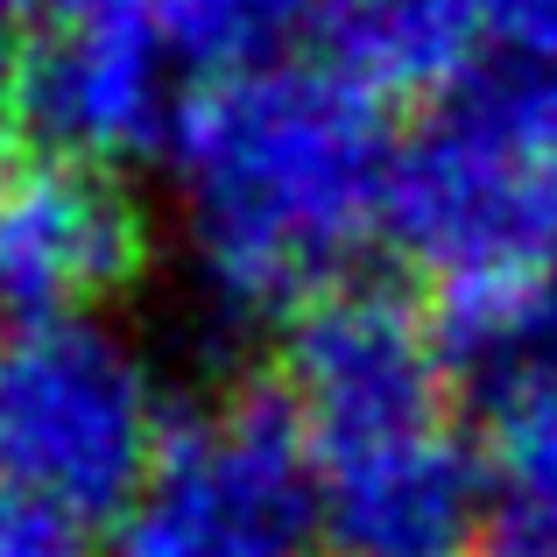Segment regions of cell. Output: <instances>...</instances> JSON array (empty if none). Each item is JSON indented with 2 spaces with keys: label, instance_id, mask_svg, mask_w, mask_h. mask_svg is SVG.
I'll return each mask as SVG.
<instances>
[{
  "label": "cell",
  "instance_id": "7a4b0ae2",
  "mask_svg": "<svg viewBox=\"0 0 557 557\" xmlns=\"http://www.w3.org/2000/svg\"><path fill=\"white\" fill-rule=\"evenodd\" d=\"M381 226L437 289L557 269V71L466 78L388 156Z\"/></svg>",
  "mask_w": 557,
  "mask_h": 557
},
{
  "label": "cell",
  "instance_id": "6da1fadb",
  "mask_svg": "<svg viewBox=\"0 0 557 557\" xmlns=\"http://www.w3.org/2000/svg\"><path fill=\"white\" fill-rule=\"evenodd\" d=\"M381 99L325 64H255L198 85L170 127L184 233L205 289L240 318H297L339 289L381 226Z\"/></svg>",
  "mask_w": 557,
  "mask_h": 557
},
{
  "label": "cell",
  "instance_id": "8fae6325",
  "mask_svg": "<svg viewBox=\"0 0 557 557\" xmlns=\"http://www.w3.org/2000/svg\"><path fill=\"white\" fill-rule=\"evenodd\" d=\"M311 14H318V0H163L170 50L205 64L212 78L275 64V42L297 22H311Z\"/></svg>",
  "mask_w": 557,
  "mask_h": 557
},
{
  "label": "cell",
  "instance_id": "7c38bea8",
  "mask_svg": "<svg viewBox=\"0 0 557 557\" xmlns=\"http://www.w3.org/2000/svg\"><path fill=\"white\" fill-rule=\"evenodd\" d=\"M494 480L522 522L557 530V388L494 417Z\"/></svg>",
  "mask_w": 557,
  "mask_h": 557
},
{
  "label": "cell",
  "instance_id": "30bf717a",
  "mask_svg": "<svg viewBox=\"0 0 557 557\" xmlns=\"http://www.w3.org/2000/svg\"><path fill=\"white\" fill-rule=\"evenodd\" d=\"M437 360L445 381L487 403V417L557 388V269L508 275V283L445 289L437 304Z\"/></svg>",
  "mask_w": 557,
  "mask_h": 557
},
{
  "label": "cell",
  "instance_id": "9a60e30c",
  "mask_svg": "<svg viewBox=\"0 0 557 557\" xmlns=\"http://www.w3.org/2000/svg\"><path fill=\"white\" fill-rule=\"evenodd\" d=\"M473 557H557V530H536V522L508 516L502 530L480 536V550H473Z\"/></svg>",
  "mask_w": 557,
  "mask_h": 557
},
{
  "label": "cell",
  "instance_id": "4fadbf2b",
  "mask_svg": "<svg viewBox=\"0 0 557 557\" xmlns=\"http://www.w3.org/2000/svg\"><path fill=\"white\" fill-rule=\"evenodd\" d=\"M487 57L516 71H557V0H480Z\"/></svg>",
  "mask_w": 557,
  "mask_h": 557
},
{
  "label": "cell",
  "instance_id": "ba28073f",
  "mask_svg": "<svg viewBox=\"0 0 557 557\" xmlns=\"http://www.w3.org/2000/svg\"><path fill=\"white\" fill-rule=\"evenodd\" d=\"M318 536L332 557H473L480 550V473L473 445L431 431L417 445L374 451L346 466H311Z\"/></svg>",
  "mask_w": 557,
  "mask_h": 557
},
{
  "label": "cell",
  "instance_id": "5bb4252c",
  "mask_svg": "<svg viewBox=\"0 0 557 557\" xmlns=\"http://www.w3.org/2000/svg\"><path fill=\"white\" fill-rule=\"evenodd\" d=\"M0 557H85L78 522H64L57 508L28 502L0 480Z\"/></svg>",
  "mask_w": 557,
  "mask_h": 557
},
{
  "label": "cell",
  "instance_id": "2e32d148",
  "mask_svg": "<svg viewBox=\"0 0 557 557\" xmlns=\"http://www.w3.org/2000/svg\"><path fill=\"white\" fill-rule=\"evenodd\" d=\"M8 92H14V57H8V42H0V107H8Z\"/></svg>",
  "mask_w": 557,
  "mask_h": 557
},
{
  "label": "cell",
  "instance_id": "277c9868",
  "mask_svg": "<svg viewBox=\"0 0 557 557\" xmlns=\"http://www.w3.org/2000/svg\"><path fill=\"white\" fill-rule=\"evenodd\" d=\"M318 494L283 388H233L170 423L113 557H311Z\"/></svg>",
  "mask_w": 557,
  "mask_h": 557
},
{
  "label": "cell",
  "instance_id": "8992f818",
  "mask_svg": "<svg viewBox=\"0 0 557 557\" xmlns=\"http://www.w3.org/2000/svg\"><path fill=\"white\" fill-rule=\"evenodd\" d=\"M163 0H42V28L14 57V121L42 156L121 163L177 127Z\"/></svg>",
  "mask_w": 557,
  "mask_h": 557
},
{
  "label": "cell",
  "instance_id": "3957f363",
  "mask_svg": "<svg viewBox=\"0 0 557 557\" xmlns=\"http://www.w3.org/2000/svg\"><path fill=\"white\" fill-rule=\"evenodd\" d=\"M163 395L99 318H42L0 346V480L64 522L127 516L163 459Z\"/></svg>",
  "mask_w": 557,
  "mask_h": 557
},
{
  "label": "cell",
  "instance_id": "9c48e42d",
  "mask_svg": "<svg viewBox=\"0 0 557 557\" xmlns=\"http://www.w3.org/2000/svg\"><path fill=\"white\" fill-rule=\"evenodd\" d=\"M311 28L325 42V71L368 99L459 92L487 71L480 0H318Z\"/></svg>",
  "mask_w": 557,
  "mask_h": 557
},
{
  "label": "cell",
  "instance_id": "52a82bcc",
  "mask_svg": "<svg viewBox=\"0 0 557 557\" xmlns=\"http://www.w3.org/2000/svg\"><path fill=\"white\" fill-rule=\"evenodd\" d=\"M149 212L107 163L22 156L0 170V304L22 325L92 318L149 269Z\"/></svg>",
  "mask_w": 557,
  "mask_h": 557
},
{
  "label": "cell",
  "instance_id": "5b68a950",
  "mask_svg": "<svg viewBox=\"0 0 557 557\" xmlns=\"http://www.w3.org/2000/svg\"><path fill=\"white\" fill-rule=\"evenodd\" d=\"M275 388L297 417L311 466L374 459L451 431V381L431 325L374 283H339L289 318Z\"/></svg>",
  "mask_w": 557,
  "mask_h": 557
}]
</instances>
